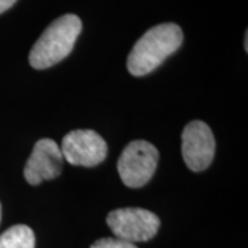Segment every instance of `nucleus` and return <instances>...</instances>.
I'll list each match as a JSON object with an SVG mask.
<instances>
[{"instance_id":"nucleus-1","label":"nucleus","mask_w":248,"mask_h":248,"mask_svg":"<svg viewBox=\"0 0 248 248\" xmlns=\"http://www.w3.org/2000/svg\"><path fill=\"white\" fill-rule=\"evenodd\" d=\"M182 42L184 32L177 24L166 22L151 28L133 47L127 60V69L137 78L149 75L175 53Z\"/></svg>"},{"instance_id":"nucleus-2","label":"nucleus","mask_w":248,"mask_h":248,"mask_svg":"<svg viewBox=\"0 0 248 248\" xmlns=\"http://www.w3.org/2000/svg\"><path fill=\"white\" fill-rule=\"evenodd\" d=\"M81 32V21L75 14H65L53 21L37 39L29 63L35 69H47L65 60L72 53Z\"/></svg>"},{"instance_id":"nucleus-3","label":"nucleus","mask_w":248,"mask_h":248,"mask_svg":"<svg viewBox=\"0 0 248 248\" xmlns=\"http://www.w3.org/2000/svg\"><path fill=\"white\" fill-rule=\"evenodd\" d=\"M159 161V151L148 141L130 142L117 161V171L128 187H141L153 177Z\"/></svg>"},{"instance_id":"nucleus-4","label":"nucleus","mask_w":248,"mask_h":248,"mask_svg":"<svg viewBox=\"0 0 248 248\" xmlns=\"http://www.w3.org/2000/svg\"><path fill=\"white\" fill-rule=\"evenodd\" d=\"M107 222L117 239L130 243L153 239L160 228L159 217L143 208H119L110 211Z\"/></svg>"},{"instance_id":"nucleus-5","label":"nucleus","mask_w":248,"mask_h":248,"mask_svg":"<svg viewBox=\"0 0 248 248\" xmlns=\"http://www.w3.org/2000/svg\"><path fill=\"white\" fill-rule=\"evenodd\" d=\"M62 157L72 166L95 167L108 155L105 140L93 130H75L68 133L61 143Z\"/></svg>"},{"instance_id":"nucleus-6","label":"nucleus","mask_w":248,"mask_h":248,"mask_svg":"<svg viewBox=\"0 0 248 248\" xmlns=\"http://www.w3.org/2000/svg\"><path fill=\"white\" fill-rule=\"evenodd\" d=\"M215 140L211 128L200 120L187 123L182 133V157L186 167L195 172L203 171L213 163Z\"/></svg>"},{"instance_id":"nucleus-7","label":"nucleus","mask_w":248,"mask_h":248,"mask_svg":"<svg viewBox=\"0 0 248 248\" xmlns=\"http://www.w3.org/2000/svg\"><path fill=\"white\" fill-rule=\"evenodd\" d=\"M62 163L63 157L60 145L53 140L43 138L33 146L24 169V177L29 185H39L43 181L58 177L61 174Z\"/></svg>"},{"instance_id":"nucleus-8","label":"nucleus","mask_w":248,"mask_h":248,"mask_svg":"<svg viewBox=\"0 0 248 248\" xmlns=\"http://www.w3.org/2000/svg\"><path fill=\"white\" fill-rule=\"evenodd\" d=\"M0 248H35V233L27 225H14L0 234Z\"/></svg>"},{"instance_id":"nucleus-9","label":"nucleus","mask_w":248,"mask_h":248,"mask_svg":"<svg viewBox=\"0 0 248 248\" xmlns=\"http://www.w3.org/2000/svg\"><path fill=\"white\" fill-rule=\"evenodd\" d=\"M90 248H138L134 243L117 237H105L97 240Z\"/></svg>"},{"instance_id":"nucleus-10","label":"nucleus","mask_w":248,"mask_h":248,"mask_svg":"<svg viewBox=\"0 0 248 248\" xmlns=\"http://www.w3.org/2000/svg\"><path fill=\"white\" fill-rule=\"evenodd\" d=\"M17 0H0V14H3L4 11H7L14 6Z\"/></svg>"},{"instance_id":"nucleus-11","label":"nucleus","mask_w":248,"mask_h":248,"mask_svg":"<svg viewBox=\"0 0 248 248\" xmlns=\"http://www.w3.org/2000/svg\"><path fill=\"white\" fill-rule=\"evenodd\" d=\"M0 219H1V205H0Z\"/></svg>"}]
</instances>
